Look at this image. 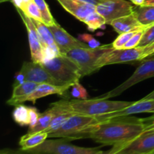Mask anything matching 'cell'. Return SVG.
I'll use <instances>...</instances> for the list:
<instances>
[{"instance_id": "6da1fadb", "label": "cell", "mask_w": 154, "mask_h": 154, "mask_svg": "<svg viewBox=\"0 0 154 154\" xmlns=\"http://www.w3.org/2000/svg\"><path fill=\"white\" fill-rule=\"evenodd\" d=\"M144 132L142 119L129 116L114 117L90 126L81 138H91L102 145H116L135 139Z\"/></svg>"}, {"instance_id": "7a4b0ae2", "label": "cell", "mask_w": 154, "mask_h": 154, "mask_svg": "<svg viewBox=\"0 0 154 154\" xmlns=\"http://www.w3.org/2000/svg\"><path fill=\"white\" fill-rule=\"evenodd\" d=\"M134 102L110 101L107 99L96 98L92 99L69 100L70 108L75 114L91 117H99L120 111L132 105Z\"/></svg>"}, {"instance_id": "3957f363", "label": "cell", "mask_w": 154, "mask_h": 154, "mask_svg": "<svg viewBox=\"0 0 154 154\" xmlns=\"http://www.w3.org/2000/svg\"><path fill=\"white\" fill-rule=\"evenodd\" d=\"M45 69L63 85H73L82 78L79 67L71 59L60 55L45 60L42 63Z\"/></svg>"}, {"instance_id": "277c9868", "label": "cell", "mask_w": 154, "mask_h": 154, "mask_svg": "<svg viewBox=\"0 0 154 154\" xmlns=\"http://www.w3.org/2000/svg\"><path fill=\"white\" fill-rule=\"evenodd\" d=\"M112 44L104 45L96 48H78L68 51L65 56L72 60L81 70V76H87L99 71L96 62L102 54L113 49Z\"/></svg>"}, {"instance_id": "5b68a950", "label": "cell", "mask_w": 154, "mask_h": 154, "mask_svg": "<svg viewBox=\"0 0 154 154\" xmlns=\"http://www.w3.org/2000/svg\"><path fill=\"white\" fill-rule=\"evenodd\" d=\"M99 123L96 117L75 114L68 119L63 126L48 134V138H66L69 141L80 139L88 128Z\"/></svg>"}, {"instance_id": "8992f818", "label": "cell", "mask_w": 154, "mask_h": 154, "mask_svg": "<svg viewBox=\"0 0 154 154\" xmlns=\"http://www.w3.org/2000/svg\"><path fill=\"white\" fill-rule=\"evenodd\" d=\"M66 138L48 140L28 151L42 154H95L100 151L99 147H82L74 145Z\"/></svg>"}, {"instance_id": "52a82bcc", "label": "cell", "mask_w": 154, "mask_h": 154, "mask_svg": "<svg viewBox=\"0 0 154 154\" xmlns=\"http://www.w3.org/2000/svg\"><path fill=\"white\" fill-rule=\"evenodd\" d=\"M142 61V63L140 66H138L135 72L126 81L122 83L120 85H119L116 88L111 90V91L101 95L98 98L109 99L111 98L116 97L135 84L141 82L144 80L153 78L154 59H149V60L145 59Z\"/></svg>"}, {"instance_id": "ba28073f", "label": "cell", "mask_w": 154, "mask_h": 154, "mask_svg": "<svg viewBox=\"0 0 154 154\" xmlns=\"http://www.w3.org/2000/svg\"><path fill=\"white\" fill-rule=\"evenodd\" d=\"M154 151V132H144L135 139L116 144L110 154H150Z\"/></svg>"}, {"instance_id": "9c48e42d", "label": "cell", "mask_w": 154, "mask_h": 154, "mask_svg": "<svg viewBox=\"0 0 154 154\" xmlns=\"http://www.w3.org/2000/svg\"><path fill=\"white\" fill-rule=\"evenodd\" d=\"M144 48L114 49L102 54L96 62V68L100 69L103 66L119 63H132L141 61Z\"/></svg>"}, {"instance_id": "30bf717a", "label": "cell", "mask_w": 154, "mask_h": 154, "mask_svg": "<svg viewBox=\"0 0 154 154\" xmlns=\"http://www.w3.org/2000/svg\"><path fill=\"white\" fill-rule=\"evenodd\" d=\"M129 0H107L96 5V11L111 25L113 20L133 13L135 6Z\"/></svg>"}, {"instance_id": "8fae6325", "label": "cell", "mask_w": 154, "mask_h": 154, "mask_svg": "<svg viewBox=\"0 0 154 154\" xmlns=\"http://www.w3.org/2000/svg\"><path fill=\"white\" fill-rule=\"evenodd\" d=\"M25 77V81H31L36 84H49L55 86L63 85L60 81L54 78L42 63L35 62H24L19 71Z\"/></svg>"}, {"instance_id": "7c38bea8", "label": "cell", "mask_w": 154, "mask_h": 154, "mask_svg": "<svg viewBox=\"0 0 154 154\" xmlns=\"http://www.w3.org/2000/svg\"><path fill=\"white\" fill-rule=\"evenodd\" d=\"M16 9L17 11V13L20 16L24 25L26 26V28L32 61L35 62V63H42L45 60L44 48L40 36H39L38 32L36 29L35 26L32 20L27 17L20 9Z\"/></svg>"}, {"instance_id": "4fadbf2b", "label": "cell", "mask_w": 154, "mask_h": 154, "mask_svg": "<svg viewBox=\"0 0 154 154\" xmlns=\"http://www.w3.org/2000/svg\"><path fill=\"white\" fill-rule=\"evenodd\" d=\"M54 35L56 45L60 54L65 55L70 50L78 48H90L87 44L71 35L58 23L48 26Z\"/></svg>"}, {"instance_id": "5bb4252c", "label": "cell", "mask_w": 154, "mask_h": 154, "mask_svg": "<svg viewBox=\"0 0 154 154\" xmlns=\"http://www.w3.org/2000/svg\"><path fill=\"white\" fill-rule=\"evenodd\" d=\"M141 113H153L154 114V99H141L138 102H134L127 108L116 112L110 113L105 115L96 117L98 121L101 122L108 119L123 116H130L135 114Z\"/></svg>"}, {"instance_id": "9a60e30c", "label": "cell", "mask_w": 154, "mask_h": 154, "mask_svg": "<svg viewBox=\"0 0 154 154\" xmlns=\"http://www.w3.org/2000/svg\"><path fill=\"white\" fill-rule=\"evenodd\" d=\"M50 107L54 110L55 116L53 118L49 127L44 131L48 134L60 129L68 119L75 114V113L71 109L69 99H61L58 102L51 104Z\"/></svg>"}, {"instance_id": "2e32d148", "label": "cell", "mask_w": 154, "mask_h": 154, "mask_svg": "<svg viewBox=\"0 0 154 154\" xmlns=\"http://www.w3.org/2000/svg\"><path fill=\"white\" fill-rule=\"evenodd\" d=\"M62 7L73 15L75 18L84 23L86 18L96 11V6L80 0H57Z\"/></svg>"}, {"instance_id": "e0dca14e", "label": "cell", "mask_w": 154, "mask_h": 154, "mask_svg": "<svg viewBox=\"0 0 154 154\" xmlns=\"http://www.w3.org/2000/svg\"><path fill=\"white\" fill-rule=\"evenodd\" d=\"M72 85L65 86H55L49 84H39L35 90L30 95L24 99L25 102H32L35 103V101L41 98L50 96V95L57 94L60 96H64L66 93L71 88Z\"/></svg>"}, {"instance_id": "ac0fdd59", "label": "cell", "mask_w": 154, "mask_h": 154, "mask_svg": "<svg viewBox=\"0 0 154 154\" xmlns=\"http://www.w3.org/2000/svg\"><path fill=\"white\" fill-rule=\"evenodd\" d=\"M38 85V84L31 81H24L14 87L11 97L7 101V104L12 106H17L23 104L25 98L31 94Z\"/></svg>"}, {"instance_id": "d6986e66", "label": "cell", "mask_w": 154, "mask_h": 154, "mask_svg": "<svg viewBox=\"0 0 154 154\" xmlns=\"http://www.w3.org/2000/svg\"><path fill=\"white\" fill-rule=\"evenodd\" d=\"M111 26H112L114 29L119 34L146 29L139 23L134 13L114 20L111 22Z\"/></svg>"}, {"instance_id": "ffe728a7", "label": "cell", "mask_w": 154, "mask_h": 154, "mask_svg": "<svg viewBox=\"0 0 154 154\" xmlns=\"http://www.w3.org/2000/svg\"><path fill=\"white\" fill-rule=\"evenodd\" d=\"M48 138V133L46 132H39L35 133H29L23 135L19 141L20 148L28 150L42 144Z\"/></svg>"}, {"instance_id": "44dd1931", "label": "cell", "mask_w": 154, "mask_h": 154, "mask_svg": "<svg viewBox=\"0 0 154 154\" xmlns=\"http://www.w3.org/2000/svg\"><path fill=\"white\" fill-rule=\"evenodd\" d=\"M32 20L33 23H34L35 26L36 27V29H37L38 32L39 34V36H40L41 38L44 50H45V48H46V47H50V48H51L52 49H54V51L60 53L58 48H57V45H56L54 35H53L52 32H51L49 27H48V26L45 25L44 23L41 22V21L34 19Z\"/></svg>"}, {"instance_id": "7402d4cb", "label": "cell", "mask_w": 154, "mask_h": 154, "mask_svg": "<svg viewBox=\"0 0 154 154\" xmlns=\"http://www.w3.org/2000/svg\"><path fill=\"white\" fill-rule=\"evenodd\" d=\"M133 13L142 26L147 28L154 24V5L135 6Z\"/></svg>"}, {"instance_id": "603a6c76", "label": "cell", "mask_w": 154, "mask_h": 154, "mask_svg": "<svg viewBox=\"0 0 154 154\" xmlns=\"http://www.w3.org/2000/svg\"><path fill=\"white\" fill-rule=\"evenodd\" d=\"M54 116H55V113H54V110L51 108H48L45 112L40 113V116H39V119L37 124L33 128L29 129L28 132L29 133H35V132L45 131L49 127Z\"/></svg>"}, {"instance_id": "cb8c5ba5", "label": "cell", "mask_w": 154, "mask_h": 154, "mask_svg": "<svg viewBox=\"0 0 154 154\" xmlns=\"http://www.w3.org/2000/svg\"><path fill=\"white\" fill-rule=\"evenodd\" d=\"M12 117L14 120L20 126H29V107L22 104L17 105L12 112Z\"/></svg>"}, {"instance_id": "d4e9b609", "label": "cell", "mask_w": 154, "mask_h": 154, "mask_svg": "<svg viewBox=\"0 0 154 154\" xmlns=\"http://www.w3.org/2000/svg\"><path fill=\"white\" fill-rule=\"evenodd\" d=\"M84 23L87 26L88 29L92 31L101 29L106 24L105 19L97 11H95L89 15L84 20Z\"/></svg>"}, {"instance_id": "484cf974", "label": "cell", "mask_w": 154, "mask_h": 154, "mask_svg": "<svg viewBox=\"0 0 154 154\" xmlns=\"http://www.w3.org/2000/svg\"><path fill=\"white\" fill-rule=\"evenodd\" d=\"M20 10L22 11L27 17H29L31 18V19L37 20H39L41 21V22L43 23L40 9H39L38 6L37 5V4H36L34 0H31V1L29 2L25 3V4L23 5Z\"/></svg>"}, {"instance_id": "4316f807", "label": "cell", "mask_w": 154, "mask_h": 154, "mask_svg": "<svg viewBox=\"0 0 154 154\" xmlns=\"http://www.w3.org/2000/svg\"><path fill=\"white\" fill-rule=\"evenodd\" d=\"M34 1L35 2L37 5L38 6L39 9H40L42 20L45 25L48 26H51L57 23L53 15L51 14L48 5L47 4L45 0H34Z\"/></svg>"}, {"instance_id": "83f0119b", "label": "cell", "mask_w": 154, "mask_h": 154, "mask_svg": "<svg viewBox=\"0 0 154 154\" xmlns=\"http://www.w3.org/2000/svg\"><path fill=\"white\" fill-rule=\"evenodd\" d=\"M138 31H139V30H134V31L128 32H124L119 35L118 37L113 42V43H111L114 49H123L125 45L128 42V41Z\"/></svg>"}, {"instance_id": "f1b7e54d", "label": "cell", "mask_w": 154, "mask_h": 154, "mask_svg": "<svg viewBox=\"0 0 154 154\" xmlns=\"http://www.w3.org/2000/svg\"><path fill=\"white\" fill-rule=\"evenodd\" d=\"M154 42V24L147 27L143 32L142 38L138 47L145 48Z\"/></svg>"}, {"instance_id": "f546056e", "label": "cell", "mask_w": 154, "mask_h": 154, "mask_svg": "<svg viewBox=\"0 0 154 154\" xmlns=\"http://www.w3.org/2000/svg\"><path fill=\"white\" fill-rule=\"evenodd\" d=\"M71 88H72L71 94L72 97L77 99H87L88 97V93L87 90L79 82L74 84L71 87Z\"/></svg>"}, {"instance_id": "4dcf8cb0", "label": "cell", "mask_w": 154, "mask_h": 154, "mask_svg": "<svg viewBox=\"0 0 154 154\" xmlns=\"http://www.w3.org/2000/svg\"><path fill=\"white\" fill-rule=\"evenodd\" d=\"M144 29H141L139 30V31L137 32L129 41H128L127 43L125 45L124 48H127V49H129V48H138V45H139L140 42L141 40V38H142V35L143 32H144Z\"/></svg>"}, {"instance_id": "1f68e13d", "label": "cell", "mask_w": 154, "mask_h": 154, "mask_svg": "<svg viewBox=\"0 0 154 154\" xmlns=\"http://www.w3.org/2000/svg\"><path fill=\"white\" fill-rule=\"evenodd\" d=\"M79 39L81 41H83L84 43L87 42V45H89V47L91 48H98V47L101 46L100 43H99L96 39H95L93 36L90 35L89 34L81 35L79 36Z\"/></svg>"}, {"instance_id": "d6a6232c", "label": "cell", "mask_w": 154, "mask_h": 154, "mask_svg": "<svg viewBox=\"0 0 154 154\" xmlns=\"http://www.w3.org/2000/svg\"><path fill=\"white\" fill-rule=\"evenodd\" d=\"M39 116H40V113L38 112V111L35 108H34V107H29L30 123L29 126V129L33 128L37 124L38 121Z\"/></svg>"}, {"instance_id": "836d02e7", "label": "cell", "mask_w": 154, "mask_h": 154, "mask_svg": "<svg viewBox=\"0 0 154 154\" xmlns=\"http://www.w3.org/2000/svg\"><path fill=\"white\" fill-rule=\"evenodd\" d=\"M142 119L144 132H154V115Z\"/></svg>"}, {"instance_id": "e575fe53", "label": "cell", "mask_w": 154, "mask_h": 154, "mask_svg": "<svg viewBox=\"0 0 154 154\" xmlns=\"http://www.w3.org/2000/svg\"><path fill=\"white\" fill-rule=\"evenodd\" d=\"M0 154H42L37 153H32L28 150H24L22 149H18V150H14V149H9L5 148L0 151Z\"/></svg>"}, {"instance_id": "d590c367", "label": "cell", "mask_w": 154, "mask_h": 154, "mask_svg": "<svg viewBox=\"0 0 154 154\" xmlns=\"http://www.w3.org/2000/svg\"><path fill=\"white\" fill-rule=\"evenodd\" d=\"M10 2L13 3L16 8L20 9L23 5V0H10Z\"/></svg>"}, {"instance_id": "8d00e7d4", "label": "cell", "mask_w": 154, "mask_h": 154, "mask_svg": "<svg viewBox=\"0 0 154 154\" xmlns=\"http://www.w3.org/2000/svg\"><path fill=\"white\" fill-rule=\"evenodd\" d=\"M80 1L84 2L87 3H90V4L94 5L96 6L99 4H100V3L103 2L107 1V0H80Z\"/></svg>"}, {"instance_id": "74e56055", "label": "cell", "mask_w": 154, "mask_h": 154, "mask_svg": "<svg viewBox=\"0 0 154 154\" xmlns=\"http://www.w3.org/2000/svg\"><path fill=\"white\" fill-rule=\"evenodd\" d=\"M129 1L132 2L135 6H142L145 2V0H129Z\"/></svg>"}, {"instance_id": "f35d334b", "label": "cell", "mask_w": 154, "mask_h": 154, "mask_svg": "<svg viewBox=\"0 0 154 154\" xmlns=\"http://www.w3.org/2000/svg\"><path fill=\"white\" fill-rule=\"evenodd\" d=\"M142 99H145V100L146 99H154V90L152 91L150 93H149L148 95H147V96L144 98H143Z\"/></svg>"}, {"instance_id": "ab89813d", "label": "cell", "mask_w": 154, "mask_h": 154, "mask_svg": "<svg viewBox=\"0 0 154 154\" xmlns=\"http://www.w3.org/2000/svg\"><path fill=\"white\" fill-rule=\"evenodd\" d=\"M144 5H154V0H145Z\"/></svg>"}, {"instance_id": "60d3db41", "label": "cell", "mask_w": 154, "mask_h": 154, "mask_svg": "<svg viewBox=\"0 0 154 154\" xmlns=\"http://www.w3.org/2000/svg\"><path fill=\"white\" fill-rule=\"evenodd\" d=\"M95 154H110V153H109V150H108V151H102V150H100V151Z\"/></svg>"}, {"instance_id": "b9f144b4", "label": "cell", "mask_w": 154, "mask_h": 154, "mask_svg": "<svg viewBox=\"0 0 154 154\" xmlns=\"http://www.w3.org/2000/svg\"><path fill=\"white\" fill-rule=\"evenodd\" d=\"M10 2V0H0V2Z\"/></svg>"}, {"instance_id": "7bdbcfd3", "label": "cell", "mask_w": 154, "mask_h": 154, "mask_svg": "<svg viewBox=\"0 0 154 154\" xmlns=\"http://www.w3.org/2000/svg\"><path fill=\"white\" fill-rule=\"evenodd\" d=\"M30 1H31V0H23V4L29 2H30Z\"/></svg>"}, {"instance_id": "ee69618b", "label": "cell", "mask_w": 154, "mask_h": 154, "mask_svg": "<svg viewBox=\"0 0 154 154\" xmlns=\"http://www.w3.org/2000/svg\"><path fill=\"white\" fill-rule=\"evenodd\" d=\"M150 154H154V151L153 152V153H150Z\"/></svg>"}]
</instances>
